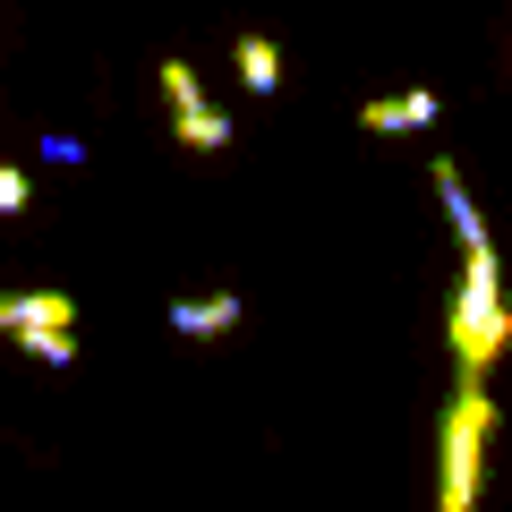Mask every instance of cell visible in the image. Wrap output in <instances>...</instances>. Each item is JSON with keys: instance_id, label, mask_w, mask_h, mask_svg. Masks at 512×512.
<instances>
[{"instance_id": "8fae6325", "label": "cell", "mask_w": 512, "mask_h": 512, "mask_svg": "<svg viewBox=\"0 0 512 512\" xmlns=\"http://www.w3.org/2000/svg\"><path fill=\"white\" fill-rule=\"evenodd\" d=\"M26 205H35V180H26L18 163H0V222H18Z\"/></svg>"}, {"instance_id": "7a4b0ae2", "label": "cell", "mask_w": 512, "mask_h": 512, "mask_svg": "<svg viewBox=\"0 0 512 512\" xmlns=\"http://www.w3.org/2000/svg\"><path fill=\"white\" fill-rule=\"evenodd\" d=\"M444 342H453L461 376H487L512 350V299H504V256L495 248L461 256V291H453V316H444Z\"/></svg>"}, {"instance_id": "3957f363", "label": "cell", "mask_w": 512, "mask_h": 512, "mask_svg": "<svg viewBox=\"0 0 512 512\" xmlns=\"http://www.w3.org/2000/svg\"><path fill=\"white\" fill-rule=\"evenodd\" d=\"M444 120V103L427 86H410V94H376V103H359V128L367 137H427V128Z\"/></svg>"}, {"instance_id": "4fadbf2b", "label": "cell", "mask_w": 512, "mask_h": 512, "mask_svg": "<svg viewBox=\"0 0 512 512\" xmlns=\"http://www.w3.org/2000/svg\"><path fill=\"white\" fill-rule=\"evenodd\" d=\"M504 77H512V43H504Z\"/></svg>"}, {"instance_id": "52a82bcc", "label": "cell", "mask_w": 512, "mask_h": 512, "mask_svg": "<svg viewBox=\"0 0 512 512\" xmlns=\"http://www.w3.org/2000/svg\"><path fill=\"white\" fill-rule=\"evenodd\" d=\"M231 69H239V86H248V94L274 103V94H282V43L274 35H239L231 43Z\"/></svg>"}, {"instance_id": "5b68a950", "label": "cell", "mask_w": 512, "mask_h": 512, "mask_svg": "<svg viewBox=\"0 0 512 512\" xmlns=\"http://www.w3.org/2000/svg\"><path fill=\"white\" fill-rule=\"evenodd\" d=\"M43 325H77V299L69 291H0V342L43 333Z\"/></svg>"}, {"instance_id": "9c48e42d", "label": "cell", "mask_w": 512, "mask_h": 512, "mask_svg": "<svg viewBox=\"0 0 512 512\" xmlns=\"http://www.w3.org/2000/svg\"><path fill=\"white\" fill-rule=\"evenodd\" d=\"M18 350L35 367H77V325H43V333H18Z\"/></svg>"}, {"instance_id": "277c9868", "label": "cell", "mask_w": 512, "mask_h": 512, "mask_svg": "<svg viewBox=\"0 0 512 512\" xmlns=\"http://www.w3.org/2000/svg\"><path fill=\"white\" fill-rule=\"evenodd\" d=\"M427 180H436V197H444V222H453V239H461V256L470 248H495L487 239V214H478V197H470V180H461V163H427Z\"/></svg>"}, {"instance_id": "6da1fadb", "label": "cell", "mask_w": 512, "mask_h": 512, "mask_svg": "<svg viewBox=\"0 0 512 512\" xmlns=\"http://www.w3.org/2000/svg\"><path fill=\"white\" fill-rule=\"evenodd\" d=\"M495 427H504V410H495L487 376H461L453 402H444V419H436V512H478Z\"/></svg>"}, {"instance_id": "7c38bea8", "label": "cell", "mask_w": 512, "mask_h": 512, "mask_svg": "<svg viewBox=\"0 0 512 512\" xmlns=\"http://www.w3.org/2000/svg\"><path fill=\"white\" fill-rule=\"evenodd\" d=\"M43 163H86V137H43Z\"/></svg>"}, {"instance_id": "30bf717a", "label": "cell", "mask_w": 512, "mask_h": 512, "mask_svg": "<svg viewBox=\"0 0 512 512\" xmlns=\"http://www.w3.org/2000/svg\"><path fill=\"white\" fill-rule=\"evenodd\" d=\"M154 86H163V103H171V111H180V103H205L197 60H163V69H154Z\"/></svg>"}, {"instance_id": "ba28073f", "label": "cell", "mask_w": 512, "mask_h": 512, "mask_svg": "<svg viewBox=\"0 0 512 512\" xmlns=\"http://www.w3.org/2000/svg\"><path fill=\"white\" fill-rule=\"evenodd\" d=\"M171 137H180L188 154H222L239 128H231V111H214V103H180L171 111Z\"/></svg>"}, {"instance_id": "8992f818", "label": "cell", "mask_w": 512, "mask_h": 512, "mask_svg": "<svg viewBox=\"0 0 512 512\" xmlns=\"http://www.w3.org/2000/svg\"><path fill=\"white\" fill-rule=\"evenodd\" d=\"M171 333H180V342H222V333H239V291L171 299Z\"/></svg>"}]
</instances>
